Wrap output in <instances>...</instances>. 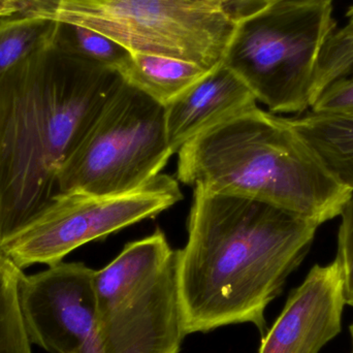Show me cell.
<instances>
[{"instance_id":"obj_3","label":"cell","mask_w":353,"mask_h":353,"mask_svg":"<svg viewBox=\"0 0 353 353\" xmlns=\"http://www.w3.org/2000/svg\"><path fill=\"white\" fill-rule=\"evenodd\" d=\"M179 182L270 203L317 224L341 213L340 184L286 117L255 107L195 137L178 151Z\"/></svg>"},{"instance_id":"obj_22","label":"cell","mask_w":353,"mask_h":353,"mask_svg":"<svg viewBox=\"0 0 353 353\" xmlns=\"http://www.w3.org/2000/svg\"><path fill=\"white\" fill-rule=\"evenodd\" d=\"M334 0H272V6H333Z\"/></svg>"},{"instance_id":"obj_1","label":"cell","mask_w":353,"mask_h":353,"mask_svg":"<svg viewBox=\"0 0 353 353\" xmlns=\"http://www.w3.org/2000/svg\"><path fill=\"white\" fill-rule=\"evenodd\" d=\"M319 226L263 201L193 188L188 238L175 251L187 336L244 323L265 335V311Z\"/></svg>"},{"instance_id":"obj_6","label":"cell","mask_w":353,"mask_h":353,"mask_svg":"<svg viewBox=\"0 0 353 353\" xmlns=\"http://www.w3.org/2000/svg\"><path fill=\"white\" fill-rule=\"evenodd\" d=\"M336 30L333 6H273L241 23L223 63L276 114L310 111L319 56Z\"/></svg>"},{"instance_id":"obj_8","label":"cell","mask_w":353,"mask_h":353,"mask_svg":"<svg viewBox=\"0 0 353 353\" xmlns=\"http://www.w3.org/2000/svg\"><path fill=\"white\" fill-rule=\"evenodd\" d=\"M182 199L178 180L165 174L123 194L56 193L41 211L0 241V253L21 270L39 263L51 267L79 247L155 217Z\"/></svg>"},{"instance_id":"obj_5","label":"cell","mask_w":353,"mask_h":353,"mask_svg":"<svg viewBox=\"0 0 353 353\" xmlns=\"http://www.w3.org/2000/svg\"><path fill=\"white\" fill-rule=\"evenodd\" d=\"M41 16L109 37L130 53L221 65L240 24L222 0H49Z\"/></svg>"},{"instance_id":"obj_15","label":"cell","mask_w":353,"mask_h":353,"mask_svg":"<svg viewBox=\"0 0 353 353\" xmlns=\"http://www.w3.org/2000/svg\"><path fill=\"white\" fill-rule=\"evenodd\" d=\"M23 270L0 253V353H32L19 298Z\"/></svg>"},{"instance_id":"obj_24","label":"cell","mask_w":353,"mask_h":353,"mask_svg":"<svg viewBox=\"0 0 353 353\" xmlns=\"http://www.w3.org/2000/svg\"><path fill=\"white\" fill-rule=\"evenodd\" d=\"M346 16H347L348 19H353V6L350 8Z\"/></svg>"},{"instance_id":"obj_4","label":"cell","mask_w":353,"mask_h":353,"mask_svg":"<svg viewBox=\"0 0 353 353\" xmlns=\"http://www.w3.org/2000/svg\"><path fill=\"white\" fill-rule=\"evenodd\" d=\"M93 286L103 353H180L187 334L175 251L161 228L95 271Z\"/></svg>"},{"instance_id":"obj_23","label":"cell","mask_w":353,"mask_h":353,"mask_svg":"<svg viewBox=\"0 0 353 353\" xmlns=\"http://www.w3.org/2000/svg\"><path fill=\"white\" fill-rule=\"evenodd\" d=\"M25 2H26L27 6H28V12H31V10H33V8H37V6H39V3H41L43 2V0H25Z\"/></svg>"},{"instance_id":"obj_14","label":"cell","mask_w":353,"mask_h":353,"mask_svg":"<svg viewBox=\"0 0 353 353\" xmlns=\"http://www.w3.org/2000/svg\"><path fill=\"white\" fill-rule=\"evenodd\" d=\"M61 23L41 14L0 19V76L55 41Z\"/></svg>"},{"instance_id":"obj_11","label":"cell","mask_w":353,"mask_h":353,"mask_svg":"<svg viewBox=\"0 0 353 353\" xmlns=\"http://www.w3.org/2000/svg\"><path fill=\"white\" fill-rule=\"evenodd\" d=\"M244 81L222 63L165 105V130L174 154L189 141L256 105Z\"/></svg>"},{"instance_id":"obj_12","label":"cell","mask_w":353,"mask_h":353,"mask_svg":"<svg viewBox=\"0 0 353 353\" xmlns=\"http://www.w3.org/2000/svg\"><path fill=\"white\" fill-rule=\"evenodd\" d=\"M286 119L327 172L353 191V114L307 111Z\"/></svg>"},{"instance_id":"obj_9","label":"cell","mask_w":353,"mask_h":353,"mask_svg":"<svg viewBox=\"0 0 353 353\" xmlns=\"http://www.w3.org/2000/svg\"><path fill=\"white\" fill-rule=\"evenodd\" d=\"M83 263H61L23 275L21 310L31 343L49 353H103L93 277Z\"/></svg>"},{"instance_id":"obj_25","label":"cell","mask_w":353,"mask_h":353,"mask_svg":"<svg viewBox=\"0 0 353 353\" xmlns=\"http://www.w3.org/2000/svg\"><path fill=\"white\" fill-rule=\"evenodd\" d=\"M350 336H352V352H353V323L350 325Z\"/></svg>"},{"instance_id":"obj_7","label":"cell","mask_w":353,"mask_h":353,"mask_svg":"<svg viewBox=\"0 0 353 353\" xmlns=\"http://www.w3.org/2000/svg\"><path fill=\"white\" fill-rule=\"evenodd\" d=\"M174 152L165 109L124 81L57 176V193L118 195L161 175Z\"/></svg>"},{"instance_id":"obj_16","label":"cell","mask_w":353,"mask_h":353,"mask_svg":"<svg viewBox=\"0 0 353 353\" xmlns=\"http://www.w3.org/2000/svg\"><path fill=\"white\" fill-rule=\"evenodd\" d=\"M60 41L77 55L121 74L130 63L132 53L109 37L77 25L62 24Z\"/></svg>"},{"instance_id":"obj_20","label":"cell","mask_w":353,"mask_h":353,"mask_svg":"<svg viewBox=\"0 0 353 353\" xmlns=\"http://www.w3.org/2000/svg\"><path fill=\"white\" fill-rule=\"evenodd\" d=\"M224 8L239 24L271 8L272 0H222Z\"/></svg>"},{"instance_id":"obj_19","label":"cell","mask_w":353,"mask_h":353,"mask_svg":"<svg viewBox=\"0 0 353 353\" xmlns=\"http://www.w3.org/2000/svg\"><path fill=\"white\" fill-rule=\"evenodd\" d=\"M310 111L316 113L353 114V72L325 87Z\"/></svg>"},{"instance_id":"obj_2","label":"cell","mask_w":353,"mask_h":353,"mask_svg":"<svg viewBox=\"0 0 353 353\" xmlns=\"http://www.w3.org/2000/svg\"><path fill=\"white\" fill-rule=\"evenodd\" d=\"M123 83L58 37L0 76V241L57 193L60 170Z\"/></svg>"},{"instance_id":"obj_10","label":"cell","mask_w":353,"mask_h":353,"mask_svg":"<svg viewBox=\"0 0 353 353\" xmlns=\"http://www.w3.org/2000/svg\"><path fill=\"white\" fill-rule=\"evenodd\" d=\"M345 305L338 259L315 265L261 336L259 353H319L341 332Z\"/></svg>"},{"instance_id":"obj_18","label":"cell","mask_w":353,"mask_h":353,"mask_svg":"<svg viewBox=\"0 0 353 353\" xmlns=\"http://www.w3.org/2000/svg\"><path fill=\"white\" fill-rule=\"evenodd\" d=\"M339 216H341V223L338 232L336 259L341 267L346 305L353 307V191Z\"/></svg>"},{"instance_id":"obj_21","label":"cell","mask_w":353,"mask_h":353,"mask_svg":"<svg viewBox=\"0 0 353 353\" xmlns=\"http://www.w3.org/2000/svg\"><path fill=\"white\" fill-rule=\"evenodd\" d=\"M28 6L25 0H0V19L27 14Z\"/></svg>"},{"instance_id":"obj_13","label":"cell","mask_w":353,"mask_h":353,"mask_svg":"<svg viewBox=\"0 0 353 353\" xmlns=\"http://www.w3.org/2000/svg\"><path fill=\"white\" fill-rule=\"evenodd\" d=\"M211 70L188 60L134 53L120 74L126 83L165 107Z\"/></svg>"},{"instance_id":"obj_17","label":"cell","mask_w":353,"mask_h":353,"mask_svg":"<svg viewBox=\"0 0 353 353\" xmlns=\"http://www.w3.org/2000/svg\"><path fill=\"white\" fill-rule=\"evenodd\" d=\"M353 72V19L345 26L336 29L327 39L319 56L312 86L313 103L321 91L334 81Z\"/></svg>"}]
</instances>
